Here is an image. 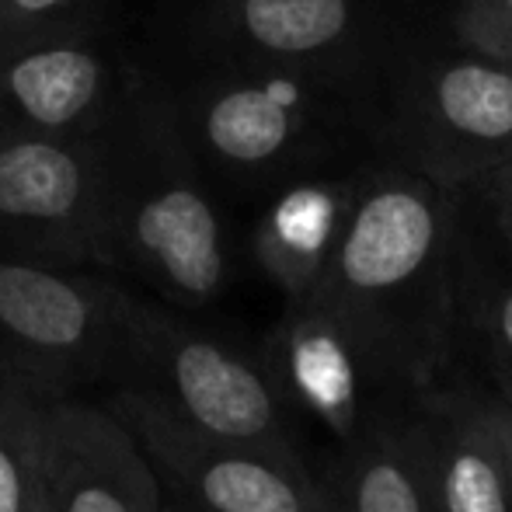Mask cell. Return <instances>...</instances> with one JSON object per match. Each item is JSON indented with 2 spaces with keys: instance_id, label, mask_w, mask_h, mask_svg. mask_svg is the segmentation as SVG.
I'll return each mask as SVG.
<instances>
[{
  "instance_id": "52a82bcc",
  "label": "cell",
  "mask_w": 512,
  "mask_h": 512,
  "mask_svg": "<svg viewBox=\"0 0 512 512\" xmlns=\"http://www.w3.org/2000/svg\"><path fill=\"white\" fill-rule=\"evenodd\" d=\"M112 408L140 439L161 481L192 512H335L304 460L223 443L189 429L136 391H115Z\"/></svg>"
},
{
  "instance_id": "ac0fdd59",
  "label": "cell",
  "mask_w": 512,
  "mask_h": 512,
  "mask_svg": "<svg viewBox=\"0 0 512 512\" xmlns=\"http://www.w3.org/2000/svg\"><path fill=\"white\" fill-rule=\"evenodd\" d=\"M457 35L474 53L492 56V60L506 63L512 70V21H488V18L457 14Z\"/></svg>"
},
{
  "instance_id": "7c38bea8",
  "label": "cell",
  "mask_w": 512,
  "mask_h": 512,
  "mask_svg": "<svg viewBox=\"0 0 512 512\" xmlns=\"http://www.w3.org/2000/svg\"><path fill=\"white\" fill-rule=\"evenodd\" d=\"M265 370L283 405H297L352 443L363 432L366 387L387 373L384 359L356 328L317 300L286 304L265 352Z\"/></svg>"
},
{
  "instance_id": "7a4b0ae2",
  "label": "cell",
  "mask_w": 512,
  "mask_h": 512,
  "mask_svg": "<svg viewBox=\"0 0 512 512\" xmlns=\"http://www.w3.org/2000/svg\"><path fill=\"white\" fill-rule=\"evenodd\" d=\"M450 223V192L422 171L359 178L342 237L307 300H317L356 328L387 370H411L415 363L398 317L408 307L429 314L446 310V297L429 300L418 293H446L443 262Z\"/></svg>"
},
{
  "instance_id": "4fadbf2b",
  "label": "cell",
  "mask_w": 512,
  "mask_h": 512,
  "mask_svg": "<svg viewBox=\"0 0 512 512\" xmlns=\"http://www.w3.org/2000/svg\"><path fill=\"white\" fill-rule=\"evenodd\" d=\"M356 189L359 178H300L258 216L251 251L286 304L307 300L317 290L349 220Z\"/></svg>"
},
{
  "instance_id": "d6986e66",
  "label": "cell",
  "mask_w": 512,
  "mask_h": 512,
  "mask_svg": "<svg viewBox=\"0 0 512 512\" xmlns=\"http://www.w3.org/2000/svg\"><path fill=\"white\" fill-rule=\"evenodd\" d=\"M478 185L485 189L488 206H492L499 230L506 234V241L512 244V161L499 164L495 171H488V175L481 178Z\"/></svg>"
},
{
  "instance_id": "9a60e30c",
  "label": "cell",
  "mask_w": 512,
  "mask_h": 512,
  "mask_svg": "<svg viewBox=\"0 0 512 512\" xmlns=\"http://www.w3.org/2000/svg\"><path fill=\"white\" fill-rule=\"evenodd\" d=\"M356 450L328 492L335 512H436L418 425L408 432H359Z\"/></svg>"
},
{
  "instance_id": "30bf717a",
  "label": "cell",
  "mask_w": 512,
  "mask_h": 512,
  "mask_svg": "<svg viewBox=\"0 0 512 512\" xmlns=\"http://www.w3.org/2000/svg\"><path fill=\"white\" fill-rule=\"evenodd\" d=\"M411 147L446 189L512 161V70L474 49L432 67L411 102Z\"/></svg>"
},
{
  "instance_id": "ba28073f",
  "label": "cell",
  "mask_w": 512,
  "mask_h": 512,
  "mask_svg": "<svg viewBox=\"0 0 512 512\" xmlns=\"http://www.w3.org/2000/svg\"><path fill=\"white\" fill-rule=\"evenodd\" d=\"M42 509L164 512V481L119 411L81 398L46 401Z\"/></svg>"
},
{
  "instance_id": "e0dca14e",
  "label": "cell",
  "mask_w": 512,
  "mask_h": 512,
  "mask_svg": "<svg viewBox=\"0 0 512 512\" xmlns=\"http://www.w3.org/2000/svg\"><path fill=\"white\" fill-rule=\"evenodd\" d=\"M115 0H0V60L108 28Z\"/></svg>"
},
{
  "instance_id": "277c9868",
  "label": "cell",
  "mask_w": 512,
  "mask_h": 512,
  "mask_svg": "<svg viewBox=\"0 0 512 512\" xmlns=\"http://www.w3.org/2000/svg\"><path fill=\"white\" fill-rule=\"evenodd\" d=\"M335 88L338 77L304 70L213 63L171 95L203 168L230 182L262 185L314 154Z\"/></svg>"
},
{
  "instance_id": "cb8c5ba5",
  "label": "cell",
  "mask_w": 512,
  "mask_h": 512,
  "mask_svg": "<svg viewBox=\"0 0 512 512\" xmlns=\"http://www.w3.org/2000/svg\"><path fill=\"white\" fill-rule=\"evenodd\" d=\"M42 512H46V509H42Z\"/></svg>"
},
{
  "instance_id": "3957f363",
  "label": "cell",
  "mask_w": 512,
  "mask_h": 512,
  "mask_svg": "<svg viewBox=\"0 0 512 512\" xmlns=\"http://www.w3.org/2000/svg\"><path fill=\"white\" fill-rule=\"evenodd\" d=\"M112 384L143 394L203 436L300 460L265 363L126 283L115 293Z\"/></svg>"
},
{
  "instance_id": "9c48e42d",
  "label": "cell",
  "mask_w": 512,
  "mask_h": 512,
  "mask_svg": "<svg viewBox=\"0 0 512 512\" xmlns=\"http://www.w3.org/2000/svg\"><path fill=\"white\" fill-rule=\"evenodd\" d=\"M133 60L108 46V32L46 42L0 60L4 136H102L133 84Z\"/></svg>"
},
{
  "instance_id": "5b68a950",
  "label": "cell",
  "mask_w": 512,
  "mask_h": 512,
  "mask_svg": "<svg viewBox=\"0 0 512 512\" xmlns=\"http://www.w3.org/2000/svg\"><path fill=\"white\" fill-rule=\"evenodd\" d=\"M119 279L0 255V380L42 401L112 380Z\"/></svg>"
},
{
  "instance_id": "7402d4cb",
  "label": "cell",
  "mask_w": 512,
  "mask_h": 512,
  "mask_svg": "<svg viewBox=\"0 0 512 512\" xmlns=\"http://www.w3.org/2000/svg\"><path fill=\"white\" fill-rule=\"evenodd\" d=\"M457 14L488 21H512V0H460Z\"/></svg>"
},
{
  "instance_id": "8fae6325",
  "label": "cell",
  "mask_w": 512,
  "mask_h": 512,
  "mask_svg": "<svg viewBox=\"0 0 512 512\" xmlns=\"http://www.w3.org/2000/svg\"><path fill=\"white\" fill-rule=\"evenodd\" d=\"M363 39V0H203L192 42L213 63L342 77Z\"/></svg>"
},
{
  "instance_id": "ffe728a7",
  "label": "cell",
  "mask_w": 512,
  "mask_h": 512,
  "mask_svg": "<svg viewBox=\"0 0 512 512\" xmlns=\"http://www.w3.org/2000/svg\"><path fill=\"white\" fill-rule=\"evenodd\" d=\"M488 331L495 338V349L502 352V359L512 370V279L488 300Z\"/></svg>"
},
{
  "instance_id": "5bb4252c",
  "label": "cell",
  "mask_w": 512,
  "mask_h": 512,
  "mask_svg": "<svg viewBox=\"0 0 512 512\" xmlns=\"http://www.w3.org/2000/svg\"><path fill=\"white\" fill-rule=\"evenodd\" d=\"M418 436L436 512H512V474L481 401H432Z\"/></svg>"
},
{
  "instance_id": "2e32d148",
  "label": "cell",
  "mask_w": 512,
  "mask_h": 512,
  "mask_svg": "<svg viewBox=\"0 0 512 512\" xmlns=\"http://www.w3.org/2000/svg\"><path fill=\"white\" fill-rule=\"evenodd\" d=\"M46 401L0 380V512H42Z\"/></svg>"
},
{
  "instance_id": "44dd1931",
  "label": "cell",
  "mask_w": 512,
  "mask_h": 512,
  "mask_svg": "<svg viewBox=\"0 0 512 512\" xmlns=\"http://www.w3.org/2000/svg\"><path fill=\"white\" fill-rule=\"evenodd\" d=\"M481 411H485L488 425H492L495 439H499L502 453H506V464L512 474V405L509 401H481Z\"/></svg>"
},
{
  "instance_id": "8992f818",
  "label": "cell",
  "mask_w": 512,
  "mask_h": 512,
  "mask_svg": "<svg viewBox=\"0 0 512 512\" xmlns=\"http://www.w3.org/2000/svg\"><path fill=\"white\" fill-rule=\"evenodd\" d=\"M112 164L102 136L0 133V255L105 272Z\"/></svg>"
},
{
  "instance_id": "603a6c76",
  "label": "cell",
  "mask_w": 512,
  "mask_h": 512,
  "mask_svg": "<svg viewBox=\"0 0 512 512\" xmlns=\"http://www.w3.org/2000/svg\"><path fill=\"white\" fill-rule=\"evenodd\" d=\"M164 512H192V509H185V506H182V502H178V506H175V509H168V506H164Z\"/></svg>"
},
{
  "instance_id": "6da1fadb",
  "label": "cell",
  "mask_w": 512,
  "mask_h": 512,
  "mask_svg": "<svg viewBox=\"0 0 512 512\" xmlns=\"http://www.w3.org/2000/svg\"><path fill=\"white\" fill-rule=\"evenodd\" d=\"M108 164L105 272L136 279L171 307L216 304L230 283L227 223L178 122L175 95L140 63L108 126Z\"/></svg>"
}]
</instances>
